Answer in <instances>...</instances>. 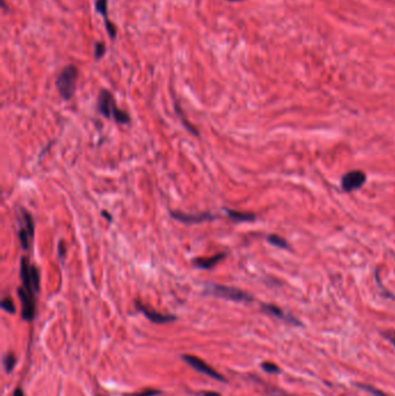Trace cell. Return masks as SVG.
<instances>
[{"mask_svg":"<svg viewBox=\"0 0 395 396\" xmlns=\"http://www.w3.org/2000/svg\"><path fill=\"white\" fill-rule=\"evenodd\" d=\"M97 110L102 116L107 118H114L115 122L120 124H128L130 122V116L124 110L116 107L113 94L107 90L100 91L97 98Z\"/></svg>","mask_w":395,"mask_h":396,"instance_id":"cell-1","label":"cell"},{"mask_svg":"<svg viewBox=\"0 0 395 396\" xmlns=\"http://www.w3.org/2000/svg\"><path fill=\"white\" fill-rule=\"evenodd\" d=\"M79 71L75 65L65 66L56 79V87L64 100H71L76 93Z\"/></svg>","mask_w":395,"mask_h":396,"instance_id":"cell-2","label":"cell"},{"mask_svg":"<svg viewBox=\"0 0 395 396\" xmlns=\"http://www.w3.org/2000/svg\"><path fill=\"white\" fill-rule=\"evenodd\" d=\"M204 292L206 294H211V296L227 299V300L237 301V302H250L253 301V297L250 294L242 290H239L237 288H232V286L221 285V284H207Z\"/></svg>","mask_w":395,"mask_h":396,"instance_id":"cell-3","label":"cell"},{"mask_svg":"<svg viewBox=\"0 0 395 396\" xmlns=\"http://www.w3.org/2000/svg\"><path fill=\"white\" fill-rule=\"evenodd\" d=\"M20 277L22 281V288L29 292L35 294L40 291L41 274L39 269L34 264H31L27 257H21V264H20Z\"/></svg>","mask_w":395,"mask_h":396,"instance_id":"cell-4","label":"cell"},{"mask_svg":"<svg viewBox=\"0 0 395 396\" xmlns=\"http://www.w3.org/2000/svg\"><path fill=\"white\" fill-rule=\"evenodd\" d=\"M18 223H19V231L18 237L24 250H28L31 245V241L34 239L35 227L34 220H32L31 215L26 211L23 208L19 209L18 213Z\"/></svg>","mask_w":395,"mask_h":396,"instance_id":"cell-5","label":"cell"},{"mask_svg":"<svg viewBox=\"0 0 395 396\" xmlns=\"http://www.w3.org/2000/svg\"><path fill=\"white\" fill-rule=\"evenodd\" d=\"M170 216H172L175 220L188 225L202 224V223H205V221L217 219L219 217L218 215H213V213H210V212L185 213L181 211H170Z\"/></svg>","mask_w":395,"mask_h":396,"instance_id":"cell-6","label":"cell"},{"mask_svg":"<svg viewBox=\"0 0 395 396\" xmlns=\"http://www.w3.org/2000/svg\"><path fill=\"white\" fill-rule=\"evenodd\" d=\"M366 181V175L362 171H351L347 174H344L342 177V188L344 191L351 192L355 190L362 188Z\"/></svg>","mask_w":395,"mask_h":396,"instance_id":"cell-7","label":"cell"},{"mask_svg":"<svg viewBox=\"0 0 395 396\" xmlns=\"http://www.w3.org/2000/svg\"><path fill=\"white\" fill-rule=\"evenodd\" d=\"M183 359H185V361L188 363L191 367H194L195 370L201 372V373L209 375V377L213 378L216 380H219V381H225V379H224L222 374H219L217 371L212 369V367H211L210 365H207L204 361H202V359L196 357V355L185 354L183 355Z\"/></svg>","mask_w":395,"mask_h":396,"instance_id":"cell-8","label":"cell"},{"mask_svg":"<svg viewBox=\"0 0 395 396\" xmlns=\"http://www.w3.org/2000/svg\"><path fill=\"white\" fill-rule=\"evenodd\" d=\"M18 296L22 306V318L27 321L32 320L35 316V296L27 292L22 286L18 289Z\"/></svg>","mask_w":395,"mask_h":396,"instance_id":"cell-9","label":"cell"},{"mask_svg":"<svg viewBox=\"0 0 395 396\" xmlns=\"http://www.w3.org/2000/svg\"><path fill=\"white\" fill-rule=\"evenodd\" d=\"M136 306H137V308L139 309L140 312L144 314L150 321H152L154 323H159V325H161V323H168V322H172V321L176 320V318H175L174 315L161 314V313H159V312H156V310L149 308V307L144 306V305L140 304V302H138V301L136 302Z\"/></svg>","mask_w":395,"mask_h":396,"instance_id":"cell-10","label":"cell"},{"mask_svg":"<svg viewBox=\"0 0 395 396\" xmlns=\"http://www.w3.org/2000/svg\"><path fill=\"white\" fill-rule=\"evenodd\" d=\"M95 10L97 13H100L102 15V18L104 20V25H105V29H107V33L109 35V37L112 39H115L116 37V27L108 21V10H107V0H96L95 2Z\"/></svg>","mask_w":395,"mask_h":396,"instance_id":"cell-11","label":"cell"},{"mask_svg":"<svg viewBox=\"0 0 395 396\" xmlns=\"http://www.w3.org/2000/svg\"><path fill=\"white\" fill-rule=\"evenodd\" d=\"M226 257V253H218L213 256L210 257H202V258H196L194 260V265L198 269H212L214 265H217L219 262Z\"/></svg>","mask_w":395,"mask_h":396,"instance_id":"cell-12","label":"cell"},{"mask_svg":"<svg viewBox=\"0 0 395 396\" xmlns=\"http://www.w3.org/2000/svg\"><path fill=\"white\" fill-rule=\"evenodd\" d=\"M262 309L264 310V312L270 314V315H274V316L278 318V319H282V320H285L288 322H291V323H295V325H299V322L295 320V319L289 316V315L285 314L282 309L278 308V307L275 306V305H262Z\"/></svg>","mask_w":395,"mask_h":396,"instance_id":"cell-13","label":"cell"},{"mask_svg":"<svg viewBox=\"0 0 395 396\" xmlns=\"http://www.w3.org/2000/svg\"><path fill=\"white\" fill-rule=\"evenodd\" d=\"M226 213L234 221H253L255 219V215L250 212H240L235 211V210L226 209Z\"/></svg>","mask_w":395,"mask_h":396,"instance_id":"cell-14","label":"cell"},{"mask_svg":"<svg viewBox=\"0 0 395 396\" xmlns=\"http://www.w3.org/2000/svg\"><path fill=\"white\" fill-rule=\"evenodd\" d=\"M175 110H176V112L178 114V116H180V118H181V121H182V123H183V125H185V127L187 128V130L190 131V132L193 133V135H195V136H198V130H197L196 128L193 127V125L190 124V122H189L188 120L185 118V115H183V112L181 111V109H180V107H178V104H177V103H175Z\"/></svg>","mask_w":395,"mask_h":396,"instance_id":"cell-15","label":"cell"},{"mask_svg":"<svg viewBox=\"0 0 395 396\" xmlns=\"http://www.w3.org/2000/svg\"><path fill=\"white\" fill-rule=\"evenodd\" d=\"M268 241L270 242L271 245L276 246V247L279 248H288V242L285 241L283 237H280L278 235H269L268 236Z\"/></svg>","mask_w":395,"mask_h":396,"instance_id":"cell-16","label":"cell"},{"mask_svg":"<svg viewBox=\"0 0 395 396\" xmlns=\"http://www.w3.org/2000/svg\"><path fill=\"white\" fill-rule=\"evenodd\" d=\"M357 386H358V387H361V388H363V389H365V390H368L370 394H372V395H374V396H389V395H387L386 393H384V391H382V390L378 389V388L373 387V386L363 385V383H358Z\"/></svg>","mask_w":395,"mask_h":396,"instance_id":"cell-17","label":"cell"},{"mask_svg":"<svg viewBox=\"0 0 395 396\" xmlns=\"http://www.w3.org/2000/svg\"><path fill=\"white\" fill-rule=\"evenodd\" d=\"M105 54V44L103 42H95L94 46V58L96 60L101 59Z\"/></svg>","mask_w":395,"mask_h":396,"instance_id":"cell-18","label":"cell"},{"mask_svg":"<svg viewBox=\"0 0 395 396\" xmlns=\"http://www.w3.org/2000/svg\"><path fill=\"white\" fill-rule=\"evenodd\" d=\"M15 363H16V358L13 353H7L5 355V358H4V364H5L7 372L12 371V369H13L15 365Z\"/></svg>","mask_w":395,"mask_h":396,"instance_id":"cell-19","label":"cell"},{"mask_svg":"<svg viewBox=\"0 0 395 396\" xmlns=\"http://www.w3.org/2000/svg\"><path fill=\"white\" fill-rule=\"evenodd\" d=\"M3 309H5L8 313H15V306L14 302L11 298H4L2 301Z\"/></svg>","mask_w":395,"mask_h":396,"instance_id":"cell-20","label":"cell"},{"mask_svg":"<svg viewBox=\"0 0 395 396\" xmlns=\"http://www.w3.org/2000/svg\"><path fill=\"white\" fill-rule=\"evenodd\" d=\"M261 366L264 371L269 372V373H279V367L275 365L274 363L267 362V363H263Z\"/></svg>","mask_w":395,"mask_h":396,"instance_id":"cell-21","label":"cell"},{"mask_svg":"<svg viewBox=\"0 0 395 396\" xmlns=\"http://www.w3.org/2000/svg\"><path fill=\"white\" fill-rule=\"evenodd\" d=\"M159 393H160V391H159V390H156V389H146V390L139 391V393L125 394L124 396H154V395H158Z\"/></svg>","mask_w":395,"mask_h":396,"instance_id":"cell-22","label":"cell"},{"mask_svg":"<svg viewBox=\"0 0 395 396\" xmlns=\"http://www.w3.org/2000/svg\"><path fill=\"white\" fill-rule=\"evenodd\" d=\"M202 396H221V394L218 393H214V391H203V393H201Z\"/></svg>","mask_w":395,"mask_h":396,"instance_id":"cell-23","label":"cell"},{"mask_svg":"<svg viewBox=\"0 0 395 396\" xmlns=\"http://www.w3.org/2000/svg\"><path fill=\"white\" fill-rule=\"evenodd\" d=\"M14 396H23L22 390L20 389V388H18V389H16V390L14 391Z\"/></svg>","mask_w":395,"mask_h":396,"instance_id":"cell-24","label":"cell"},{"mask_svg":"<svg viewBox=\"0 0 395 396\" xmlns=\"http://www.w3.org/2000/svg\"><path fill=\"white\" fill-rule=\"evenodd\" d=\"M102 215H104V216H105V218H107V219H108L109 221H111V220H112V218H111L112 216H111V215H108V213H107V212H105V211H102Z\"/></svg>","mask_w":395,"mask_h":396,"instance_id":"cell-25","label":"cell"},{"mask_svg":"<svg viewBox=\"0 0 395 396\" xmlns=\"http://www.w3.org/2000/svg\"><path fill=\"white\" fill-rule=\"evenodd\" d=\"M390 341H392V343L395 345V339H394V338H390Z\"/></svg>","mask_w":395,"mask_h":396,"instance_id":"cell-26","label":"cell"},{"mask_svg":"<svg viewBox=\"0 0 395 396\" xmlns=\"http://www.w3.org/2000/svg\"><path fill=\"white\" fill-rule=\"evenodd\" d=\"M229 2H242V0H229Z\"/></svg>","mask_w":395,"mask_h":396,"instance_id":"cell-27","label":"cell"}]
</instances>
